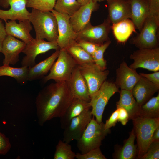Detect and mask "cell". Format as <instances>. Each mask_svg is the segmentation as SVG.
I'll return each instance as SVG.
<instances>
[{"mask_svg":"<svg viewBox=\"0 0 159 159\" xmlns=\"http://www.w3.org/2000/svg\"><path fill=\"white\" fill-rule=\"evenodd\" d=\"M77 66L87 84L91 98L106 80L109 72L106 69L101 68L94 63Z\"/></svg>","mask_w":159,"mask_h":159,"instance_id":"cell-9","label":"cell"},{"mask_svg":"<svg viewBox=\"0 0 159 159\" xmlns=\"http://www.w3.org/2000/svg\"><path fill=\"white\" fill-rule=\"evenodd\" d=\"M158 140H159V126L154 131L152 137V141Z\"/></svg>","mask_w":159,"mask_h":159,"instance_id":"cell-44","label":"cell"},{"mask_svg":"<svg viewBox=\"0 0 159 159\" xmlns=\"http://www.w3.org/2000/svg\"><path fill=\"white\" fill-rule=\"evenodd\" d=\"M159 19L149 16L145 19L141 30L130 40V43L138 49H151L158 47L157 31Z\"/></svg>","mask_w":159,"mask_h":159,"instance_id":"cell-6","label":"cell"},{"mask_svg":"<svg viewBox=\"0 0 159 159\" xmlns=\"http://www.w3.org/2000/svg\"><path fill=\"white\" fill-rule=\"evenodd\" d=\"M76 154L72 150L71 145L60 140L56 146L54 159H74Z\"/></svg>","mask_w":159,"mask_h":159,"instance_id":"cell-32","label":"cell"},{"mask_svg":"<svg viewBox=\"0 0 159 159\" xmlns=\"http://www.w3.org/2000/svg\"><path fill=\"white\" fill-rule=\"evenodd\" d=\"M159 158V140L152 141L147 150L141 159H158Z\"/></svg>","mask_w":159,"mask_h":159,"instance_id":"cell-36","label":"cell"},{"mask_svg":"<svg viewBox=\"0 0 159 159\" xmlns=\"http://www.w3.org/2000/svg\"><path fill=\"white\" fill-rule=\"evenodd\" d=\"M117 108L118 110V121L123 125H126L129 120L128 112L123 108Z\"/></svg>","mask_w":159,"mask_h":159,"instance_id":"cell-42","label":"cell"},{"mask_svg":"<svg viewBox=\"0 0 159 159\" xmlns=\"http://www.w3.org/2000/svg\"><path fill=\"white\" fill-rule=\"evenodd\" d=\"M137 138V155L141 159L152 141L154 131L159 126V118H150L138 116L132 120Z\"/></svg>","mask_w":159,"mask_h":159,"instance_id":"cell-3","label":"cell"},{"mask_svg":"<svg viewBox=\"0 0 159 159\" xmlns=\"http://www.w3.org/2000/svg\"><path fill=\"white\" fill-rule=\"evenodd\" d=\"M97 2H100L105 1H107V0H93Z\"/></svg>","mask_w":159,"mask_h":159,"instance_id":"cell-47","label":"cell"},{"mask_svg":"<svg viewBox=\"0 0 159 159\" xmlns=\"http://www.w3.org/2000/svg\"><path fill=\"white\" fill-rule=\"evenodd\" d=\"M67 82L74 97L90 101L87 85L77 65L73 69L70 78Z\"/></svg>","mask_w":159,"mask_h":159,"instance_id":"cell-19","label":"cell"},{"mask_svg":"<svg viewBox=\"0 0 159 159\" xmlns=\"http://www.w3.org/2000/svg\"><path fill=\"white\" fill-rule=\"evenodd\" d=\"M111 43L110 40L100 45L92 55L94 63L103 69H107V62L104 58V54L106 49Z\"/></svg>","mask_w":159,"mask_h":159,"instance_id":"cell-34","label":"cell"},{"mask_svg":"<svg viewBox=\"0 0 159 159\" xmlns=\"http://www.w3.org/2000/svg\"><path fill=\"white\" fill-rule=\"evenodd\" d=\"M133 62L129 66L136 70L142 68L153 72L159 71V48L139 49L130 56Z\"/></svg>","mask_w":159,"mask_h":159,"instance_id":"cell-8","label":"cell"},{"mask_svg":"<svg viewBox=\"0 0 159 159\" xmlns=\"http://www.w3.org/2000/svg\"><path fill=\"white\" fill-rule=\"evenodd\" d=\"M136 138L133 129L130 132L122 147L117 152L115 158L118 159H133L137 156V146L135 145Z\"/></svg>","mask_w":159,"mask_h":159,"instance_id":"cell-29","label":"cell"},{"mask_svg":"<svg viewBox=\"0 0 159 159\" xmlns=\"http://www.w3.org/2000/svg\"><path fill=\"white\" fill-rule=\"evenodd\" d=\"M99 7L98 2L90 0L82 5L70 17L69 22L74 31L78 33L90 23V19L92 12Z\"/></svg>","mask_w":159,"mask_h":159,"instance_id":"cell-15","label":"cell"},{"mask_svg":"<svg viewBox=\"0 0 159 159\" xmlns=\"http://www.w3.org/2000/svg\"><path fill=\"white\" fill-rule=\"evenodd\" d=\"M120 98L116 103L117 108L122 107L128 113L129 119L132 120L138 116L140 107L133 96L132 91L121 90Z\"/></svg>","mask_w":159,"mask_h":159,"instance_id":"cell-25","label":"cell"},{"mask_svg":"<svg viewBox=\"0 0 159 159\" xmlns=\"http://www.w3.org/2000/svg\"><path fill=\"white\" fill-rule=\"evenodd\" d=\"M59 50H56L50 56L32 67H28V80L43 78L49 71L58 57Z\"/></svg>","mask_w":159,"mask_h":159,"instance_id":"cell-24","label":"cell"},{"mask_svg":"<svg viewBox=\"0 0 159 159\" xmlns=\"http://www.w3.org/2000/svg\"><path fill=\"white\" fill-rule=\"evenodd\" d=\"M11 145L9 139L0 131V155H5L10 150Z\"/></svg>","mask_w":159,"mask_h":159,"instance_id":"cell-37","label":"cell"},{"mask_svg":"<svg viewBox=\"0 0 159 159\" xmlns=\"http://www.w3.org/2000/svg\"><path fill=\"white\" fill-rule=\"evenodd\" d=\"M131 5V20L136 29L141 30L144 22L149 15L148 0H129Z\"/></svg>","mask_w":159,"mask_h":159,"instance_id":"cell-22","label":"cell"},{"mask_svg":"<svg viewBox=\"0 0 159 159\" xmlns=\"http://www.w3.org/2000/svg\"><path fill=\"white\" fill-rule=\"evenodd\" d=\"M135 29L133 22L129 19L121 21L111 25V29L116 39L120 43L127 41L133 32H136Z\"/></svg>","mask_w":159,"mask_h":159,"instance_id":"cell-26","label":"cell"},{"mask_svg":"<svg viewBox=\"0 0 159 159\" xmlns=\"http://www.w3.org/2000/svg\"><path fill=\"white\" fill-rule=\"evenodd\" d=\"M51 11L57 21L58 37L57 42L60 49H66L72 41H76L77 33L74 31L70 23L69 16L59 13L54 9Z\"/></svg>","mask_w":159,"mask_h":159,"instance_id":"cell-13","label":"cell"},{"mask_svg":"<svg viewBox=\"0 0 159 159\" xmlns=\"http://www.w3.org/2000/svg\"><path fill=\"white\" fill-rule=\"evenodd\" d=\"M118 110L117 108L112 114L109 118L106 120L105 123L106 129H110L115 126L118 121Z\"/></svg>","mask_w":159,"mask_h":159,"instance_id":"cell-40","label":"cell"},{"mask_svg":"<svg viewBox=\"0 0 159 159\" xmlns=\"http://www.w3.org/2000/svg\"><path fill=\"white\" fill-rule=\"evenodd\" d=\"M57 59L48 74L43 78V83L51 80L56 82L68 81L73 69L77 65L76 62L65 49H60Z\"/></svg>","mask_w":159,"mask_h":159,"instance_id":"cell-5","label":"cell"},{"mask_svg":"<svg viewBox=\"0 0 159 159\" xmlns=\"http://www.w3.org/2000/svg\"><path fill=\"white\" fill-rule=\"evenodd\" d=\"M90 108L84 111L81 114L73 118L64 130L63 141L67 143L78 140L92 117Z\"/></svg>","mask_w":159,"mask_h":159,"instance_id":"cell-12","label":"cell"},{"mask_svg":"<svg viewBox=\"0 0 159 159\" xmlns=\"http://www.w3.org/2000/svg\"><path fill=\"white\" fill-rule=\"evenodd\" d=\"M90 102L74 97L64 114L59 118L61 128L64 129L71 120L91 107Z\"/></svg>","mask_w":159,"mask_h":159,"instance_id":"cell-23","label":"cell"},{"mask_svg":"<svg viewBox=\"0 0 159 159\" xmlns=\"http://www.w3.org/2000/svg\"><path fill=\"white\" fill-rule=\"evenodd\" d=\"M74 97L67 82H56L42 89L35 101L36 114L39 125L64 113Z\"/></svg>","mask_w":159,"mask_h":159,"instance_id":"cell-1","label":"cell"},{"mask_svg":"<svg viewBox=\"0 0 159 159\" xmlns=\"http://www.w3.org/2000/svg\"><path fill=\"white\" fill-rule=\"evenodd\" d=\"M66 49L77 65L83 66L94 63L91 55L85 51L75 40L72 41Z\"/></svg>","mask_w":159,"mask_h":159,"instance_id":"cell-27","label":"cell"},{"mask_svg":"<svg viewBox=\"0 0 159 159\" xmlns=\"http://www.w3.org/2000/svg\"><path fill=\"white\" fill-rule=\"evenodd\" d=\"M3 40L2 39L0 40V52H1V51L2 42V41Z\"/></svg>","mask_w":159,"mask_h":159,"instance_id":"cell-46","label":"cell"},{"mask_svg":"<svg viewBox=\"0 0 159 159\" xmlns=\"http://www.w3.org/2000/svg\"><path fill=\"white\" fill-rule=\"evenodd\" d=\"M6 35L4 25L2 20L0 19V40L4 39Z\"/></svg>","mask_w":159,"mask_h":159,"instance_id":"cell-43","label":"cell"},{"mask_svg":"<svg viewBox=\"0 0 159 159\" xmlns=\"http://www.w3.org/2000/svg\"><path fill=\"white\" fill-rule=\"evenodd\" d=\"M81 6L77 0H56L54 8L56 11L70 16Z\"/></svg>","mask_w":159,"mask_h":159,"instance_id":"cell-31","label":"cell"},{"mask_svg":"<svg viewBox=\"0 0 159 159\" xmlns=\"http://www.w3.org/2000/svg\"><path fill=\"white\" fill-rule=\"evenodd\" d=\"M90 0H77L81 6L84 5L88 3Z\"/></svg>","mask_w":159,"mask_h":159,"instance_id":"cell-45","label":"cell"},{"mask_svg":"<svg viewBox=\"0 0 159 159\" xmlns=\"http://www.w3.org/2000/svg\"><path fill=\"white\" fill-rule=\"evenodd\" d=\"M26 44L11 36L7 35L2 42L1 52L4 55L3 65H14L19 61V55Z\"/></svg>","mask_w":159,"mask_h":159,"instance_id":"cell-16","label":"cell"},{"mask_svg":"<svg viewBox=\"0 0 159 159\" xmlns=\"http://www.w3.org/2000/svg\"><path fill=\"white\" fill-rule=\"evenodd\" d=\"M141 76L146 78L149 81L159 87V71L154 72L150 74L141 73L139 74Z\"/></svg>","mask_w":159,"mask_h":159,"instance_id":"cell-41","label":"cell"},{"mask_svg":"<svg viewBox=\"0 0 159 159\" xmlns=\"http://www.w3.org/2000/svg\"><path fill=\"white\" fill-rule=\"evenodd\" d=\"M111 23L107 18L101 24L93 26L90 23L77 33L76 41L82 40L99 45L110 40L109 34L111 29Z\"/></svg>","mask_w":159,"mask_h":159,"instance_id":"cell-11","label":"cell"},{"mask_svg":"<svg viewBox=\"0 0 159 159\" xmlns=\"http://www.w3.org/2000/svg\"><path fill=\"white\" fill-rule=\"evenodd\" d=\"M10 20L6 21L5 30L7 35L21 39L26 44L29 43L32 37L30 32L33 29L31 23L29 19L19 21Z\"/></svg>","mask_w":159,"mask_h":159,"instance_id":"cell-20","label":"cell"},{"mask_svg":"<svg viewBox=\"0 0 159 159\" xmlns=\"http://www.w3.org/2000/svg\"><path fill=\"white\" fill-rule=\"evenodd\" d=\"M116 74L114 83L116 86L121 90L131 91L141 77L136 70L130 68L124 61L116 69Z\"/></svg>","mask_w":159,"mask_h":159,"instance_id":"cell-17","label":"cell"},{"mask_svg":"<svg viewBox=\"0 0 159 159\" xmlns=\"http://www.w3.org/2000/svg\"><path fill=\"white\" fill-rule=\"evenodd\" d=\"M28 19L34 29L35 38L46 39L49 42H57L58 37L57 21L54 15L51 11L32 9Z\"/></svg>","mask_w":159,"mask_h":159,"instance_id":"cell-2","label":"cell"},{"mask_svg":"<svg viewBox=\"0 0 159 159\" xmlns=\"http://www.w3.org/2000/svg\"><path fill=\"white\" fill-rule=\"evenodd\" d=\"M119 92L114 83L106 80L91 97L89 102L92 108L91 112L97 122H102L103 114L110 98L115 93Z\"/></svg>","mask_w":159,"mask_h":159,"instance_id":"cell-7","label":"cell"},{"mask_svg":"<svg viewBox=\"0 0 159 159\" xmlns=\"http://www.w3.org/2000/svg\"><path fill=\"white\" fill-rule=\"evenodd\" d=\"M76 42L85 51L91 56L100 46L83 40H79Z\"/></svg>","mask_w":159,"mask_h":159,"instance_id":"cell-38","label":"cell"},{"mask_svg":"<svg viewBox=\"0 0 159 159\" xmlns=\"http://www.w3.org/2000/svg\"><path fill=\"white\" fill-rule=\"evenodd\" d=\"M108 15L107 19L114 24L130 19L131 5L129 0H107Z\"/></svg>","mask_w":159,"mask_h":159,"instance_id":"cell-18","label":"cell"},{"mask_svg":"<svg viewBox=\"0 0 159 159\" xmlns=\"http://www.w3.org/2000/svg\"><path fill=\"white\" fill-rule=\"evenodd\" d=\"M51 49L59 50L60 48L57 42L46 41L43 39L32 38L26 45L22 52L25 54L21 61L22 66L31 67L35 65V60L38 55Z\"/></svg>","mask_w":159,"mask_h":159,"instance_id":"cell-10","label":"cell"},{"mask_svg":"<svg viewBox=\"0 0 159 159\" xmlns=\"http://www.w3.org/2000/svg\"><path fill=\"white\" fill-rule=\"evenodd\" d=\"M76 158L77 159H106L100 148L92 150L84 154L79 153H76Z\"/></svg>","mask_w":159,"mask_h":159,"instance_id":"cell-35","label":"cell"},{"mask_svg":"<svg viewBox=\"0 0 159 159\" xmlns=\"http://www.w3.org/2000/svg\"><path fill=\"white\" fill-rule=\"evenodd\" d=\"M149 16L159 19V0H148Z\"/></svg>","mask_w":159,"mask_h":159,"instance_id":"cell-39","label":"cell"},{"mask_svg":"<svg viewBox=\"0 0 159 159\" xmlns=\"http://www.w3.org/2000/svg\"><path fill=\"white\" fill-rule=\"evenodd\" d=\"M138 116L150 118H159V93L140 106Z\"/></svg>","mask_w":159,"mask_h":159,"instance_id":"cell-30","label":"cell"},{"mask_svg":"<svg viewBox=\"0 0 159 159\" xmlns=\"http://www.w3.org/2000/svg\"><path fill=\"white\" fill-rule=\"evenodd\" d=\"M104 126L105 123H98L92 116L81 137L77 140V146L81 153L100 147L102 140L110 132Z\"/></svg>","mask_w":159,"mask_h":159,"instance_id":"cell-4","label":"cell"},{"mask_svg":"<svg viewBox=\"0 0 159 159\" xmlns=\"http://www.w3.org/2000/svg\"><path fill=\"white\" fill-rule=\"evenodd\" d=\"M56 0H26V7L44 11L54 9Z\"/></svg>","mask_w":159,"mask_h":159,"instance_id":"cell-33","label":"cell"},{"mask_svg":"<svg viewBox=\"0 0 159 159\" xmlns=\"http://www.w3.org/2000/svg\"><path fill=\"white\" fill-rule=\"evenodd\" d=\"M28 67L22 66L15 68L9 65H3L0 66V76H9L15 79L20 84H24L28 80Z\"/></svg>","mask_w":159,"mask_h":159,"instance_id":"cell-28","label":"cell"},{"mask_svg":"<svg viewBox=\"0 0 159 159\" xmlns=\"http://www.w3.org/2000/svg\"><path fill=\"white\" fill-rule=\"evenodd\" d=\"M26 0H0V5L8 10L0 9V19L5 22L8 20L19 21L28 19L30 12L26 8Z\"/></svg>","mask_w":159,"mask_h":159,"instance_id":"cell-14","label":"cell"},{"mask_svg":"<svg viewBox=\"0 0 159 159\" xmlns=\"http://www.w3.org/2000/svg\"><path fill=\"white\" fill-rule=\"evenodd\" d=\"M159 90V87L141 76L132 92L137 104L140 107L150 99Z\"/></svg>","mask_w":159,"mask_h":159,"instance_id":"cell-21","label":"cell"}]
</instances>
